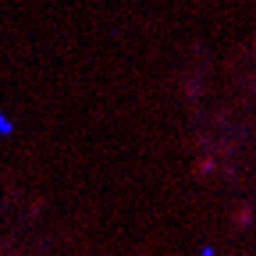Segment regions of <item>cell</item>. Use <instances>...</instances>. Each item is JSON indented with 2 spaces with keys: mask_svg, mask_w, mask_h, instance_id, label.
Instances as JSON below:
<instances>
[{
  "mask_svg": "<svg viewBox=\"0 0 256 256\" xmlns=\"http://www.w3.org/2000/svg\"><path fill=\"white\" fill-rule=\"evenodd\" d=\"M232 220H235V228H249V220H252V210H249V206H238Z\"/></svg>",
  "mask_w": 256,
  "mask_h": 256,
  "instance_id": "obj_1",
  "label": "cell"
},
{
  "mask_svg": "<svg viewBox=\"0 0 256 256\" xmlns=\"http://www.w3.org/2000/svg\"><path fill=\"white\" fill-rule=\"evenodd\" d=\"M217 164H214V156H206V160H200V164H196V174H210Z\"/></svg>",
  "mask_w": 256,
  "mask_h": 256,
  "instance_id": "obj_2",
  "label": "cell"
}]
</instances>
